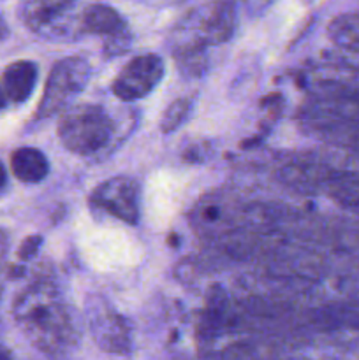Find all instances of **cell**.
<instances>
[{
    "instance_id": "e0dca14e",
    "label": "cell",
    "mask_w": 359,
    "mask_h": 360,
    "mask_svg": "<svg viewBox=\"0 0 359 360\" xmlns=\"http://www.w3.org/2000/svg\"><path fill=\"white\" fill-rule=\"evenodd\" d=\"M0 360H13V357H11L9 350L4 347H0Z\"/></svg>"
},
{
    "instance_id": "277c9868",
    "label": "cell",
    "mask_w": 359,
    "mask_h": 360,
    "mask_svg": "<svg viewBox=\"0 0 359 360\" xmlns=\"http://www.w3.org/2000/svg\"><path fill=\"white\" fill-rule=\"evenodd\" d=\"M236 25L234 6L232 4H210L203 9H196L187 18L183 28L192 30L189 44L180 51L204 49L206 44H220L232 35Z\"/></svg>"
},
{
    "instance_id": "2e32d148",
    "label": "cell",
    "mask_w": 359,
    "mask_h": 360,
    "mask_svg": "<svg viewBox=\"0 0 359 360\" xmlns=\"http://www.w3.org/2000/svg\"><path fill=\"white\" fill-rule=\"evenodd\" d=\"M7 181V174H6V169H4V165L0 164V188H2L4 185H6Z\"/></svg>"
},
{
    "instance_id": "7c38bea8",
    "label": "cell",
    "mask_w": 359,
    "mask_h": 360,
    "mask_svg": "<svg viewBox=\"0 0 359 360\" xmlns=\"http://www.w3.org/2000/svg\"><path fill=\"white\" fill-rule=\"evenodd\" d=\"M97 336L99 340H104L106 348L109 350H122L125 348L127 341V333L125 327H123V320L120 316H115L109 313V316L106 319L97 320Z\"/></svg>"
},
{
    "instance_id": "9c48e42d",
    "label": "cell",
    "mask_w": 359,
    "mask_h": 360,
    "mask_svg": "<svg viewBox=\"0 0 359 360\" xmlns=\"http://www.w3.org/2000/svg\"><path fill=\"white\" fill-rule=\"evenodd\" d=\"M37 81V67L28 60H18L6 67L2 74V90L13 102H25L32 95Z\"/></svg>"
},
{
    "instance_id": "9a60e30c",
    "label": "cell",
    "mask_w": 359,
    "mask_h": 360,
    "mask_svg": "<svg viewBox=\"0 0 359 360\" xmlns=\"http://www.w3.org/2000/svg\"><path fill=\"white\" fill-rule=\"evenodd\" d=\"M7 35H9V27H7L6 20H4V18L0 16V41L7 39Z\"/></svg>"
},
{
    "instance_id": "52a82bcc",
    "label": "cell",
    "mask_w": 359,
    "mask_h": 360,
    "mask_svg": "<svg viewBox=\"0 0 359 360\" xmlns=\"http://www.w3.org/2000/svg\"><path fill=\"white\" fill-rule=\"evenodd\" d=\"M76 7L73 2H27L21 6L20 18L41 37H67Z\"/></svg>"
},
{
    "instance_id": "6da1fadb",
    "label": "cell",
    "mask_w": 359,
    "mask_h": 360,
    "mask_svg": "<svg viewBox=\"0 0 359 360\" xmlns=\"http://www.w3.org/2000/svg\"><path fill=\"white\" fill-rule=\"evenodd\" d=\"M14 316L21 329L41 348H55L70 338V320L55 290L37 285L14 302Z\"/></svg>"
},
{
    "instance_id": "8992f818",
    "label": "cell",
    "mask_w": 359,
    "mask_h": 360,
    "mask_svg": "<svg viewBox=\"0 0 359 360\" xmlns=\"http://www.w3.org/2000/svg\"><path fill=\"white\" fill-rule=\"evenodd\" d=\"M164 77V62L158 55L146 53L130 60L113 81V94L122 101L143 98Z\"/></svg>"
},
{
    "instance_id": "30bf717a",
    "label": "cell",
    "mask_w": 359,
    "mask_h": 360,
    "mask_svg": "<svg viewBox=\"0 0 359 360\" xmlns=\"http://www.w3.org/2000/svg\"><path fill=\"white\" fill-rule=\"evenodd\" d=\"M11 171L20 181L39 183L48 176L49 164L35 148H20L11 155Z\"/></svg>"
},
{
    "instance_id": "5b68a950",
    "label": "cell",
    "mask_w": 359,
    "mask_h": 360,
    "mask_svg": "<svg viewBox=\"0 0 359 360\" xmlns=\"http://www.w3.org/2000/svg\"><path fill=\"white\" fill-rule=\"evenodd\" d=\"M90 202L130 225L139 220V185L127 176H116L101 183L92 192Z\"/></svg>"
},
{
    "instance_id": "d6986e66",
    "label": "cell",
    "mask_w": 359,
    "mask_h": 360,
    "mask_svg": "<svg viewBox=\"0 0 359 360\" xmlns=\"http://www.w3.org/2000/svg\"><path fill=\"white\" fill-rule=\"evenodd\" d=\"M6 102H7V97H6V94H4L2 86H0V109L6 108Z\"/></svg>"
},
{
    "instance_id": "ac0fdd59",
    "label": "cell",
    "mask_w": 359,
    "mask_h": 360,
    "mask_svg": "<svg viewBox=\"0 0 359 360\" xmlns=\"http://www.w3.org/2000/svg\"><path fill=\"white\" fill-rule=\"evenodd\" d=\"M4 252H6V236L0 232V257L4 255Z\"/></svg>"
},
{
    "instance_id": "ba28073f",
    "label": "cell",
    "mask_w": 359,
    "mask_h": 360,
    "mask_svg": "<svg viewBox=\"0 0 359 360\" xmlns=\"http://www.w3.org/2000/svg\"><path fill=\"white\" fill-rule=\"evenodd\" d=\"M97 34L106 39V53L116 55L129 48V30L125 20L113 7L92 4L81 11V34Z\"/></svg>"
},
{
    "instance_id": "3957f363",
    "label": "cell",
    "mask_w": 359,
    "mask_h": 360,
    "mask_svg": "<svg viewBox=\"0 0 359 360\" xmlns=\"http://www.w3.org/2000/svg\"><path fill=\"white\" fill-rule=\"evenodd\" d=\"M90 79V63L83 56H69L53 65L44 94L37 105V118H48L62 111Z\"/></svg>"
},
{
    "instance_id": "8fae6325",
    "label": "cell",
    "mask_w": 359,
    "mask_h": 360,
    "mask_svg": "<svg viewBox=\"0 0 359 360\" xmlns=\"http://www.w3.org/2000/svg\"><path fill=\"white\" fill-rule=\"evenodd\" d=\"M329 185L333 197L338 202L359 213V176L340 174Z\"/></svg>"
},
{
    "instance_id": "7a4b0ae2",
    "label": "cell",
    "mask_w": 359,
    "mask_h": 360,
    "mask_svg": "<svg viewBox=\"0 0 359 360\" xmlns=\"http://www.w3.org/2000/svg\"><path fill=\"white\" fill-rule=\"evenodd\" d=\"M58 136L63 146L73 153L94 155L111 139L113 122L99 105H77L62 115Z\"/></svg>"
},
{
    "instance_id": "4fadbf2b",
    "label": "cell",
    "mask_w": 359,
    "mask_h": 360,
    "mask_svg": "<svg viewBox=\"0 0 359 360\" xmlns=\"http://www.w3.org/2000/svg\"><path fill=\"white\" fill-rule=\"evenodd\" d=\"M190 111H192V98L180 97L175 102H171L169 108L164 111V116H162V132H172V130L178 129L189 118Z\"/></svg>"
},
{
    "instance_id": "5bb4252c",
    "label": "cell",
    "mask_w": 359,
    "mask_h": 360,
    "mask_svg": "<svg viewBox=\"0 0 359 360\" xmlns=\"http://www.w3.org/2000/svg\"><path fill=\"white\" fill-rule=\"evenodd\" d=\"M39 246H41V238H37V236L25 239L23 245H21L20 248V259H32V257L35 255V252L39 250Z\"/></svg>"
}]
</instances>
